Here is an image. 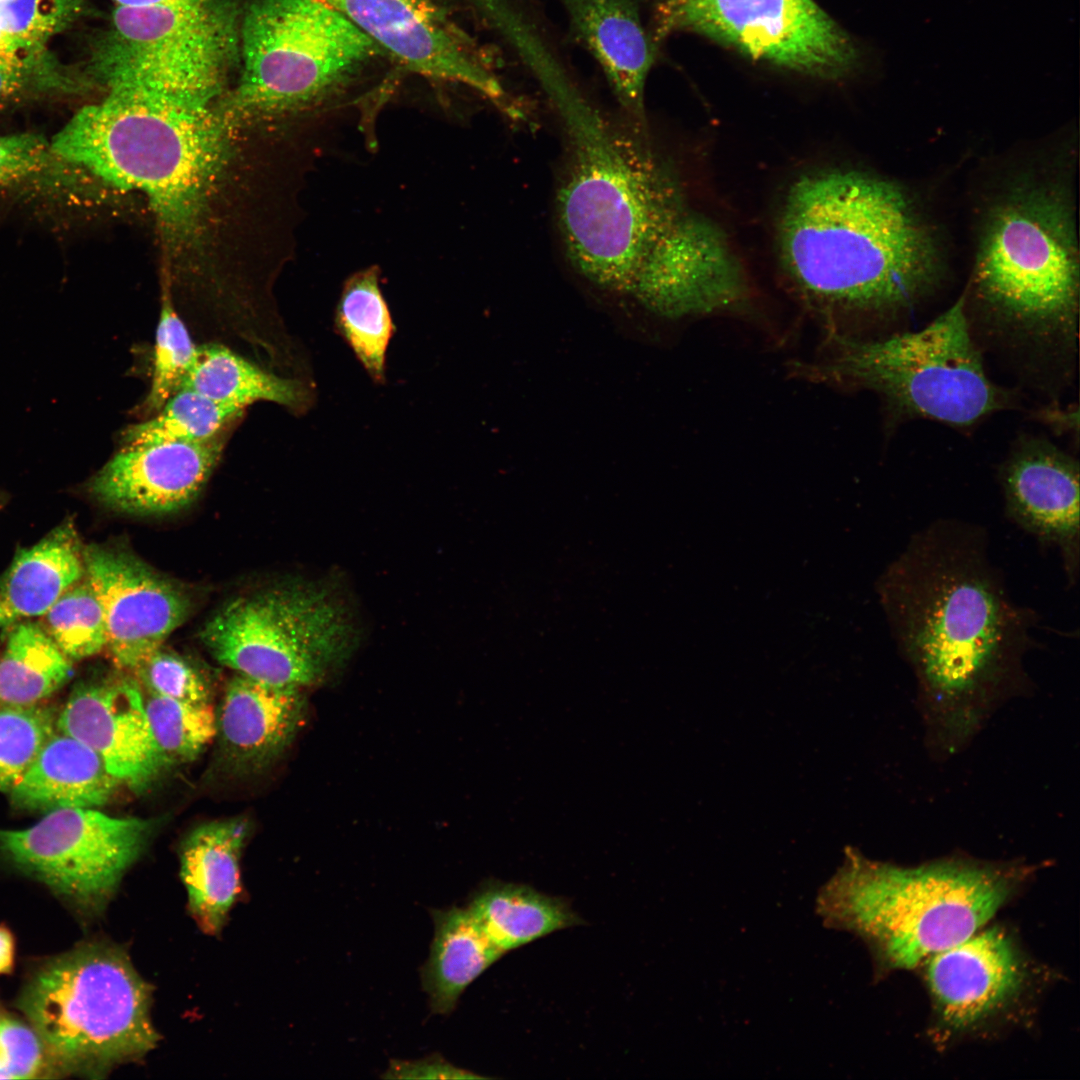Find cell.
<instances>
[{"label":"cell","mask_w":1080,"mask_h":1080,"mask_svg":"<svg viewBox=\"0 0 1080 1080\" xmlns=\"http://www.w3.org/2000/svg\"><path fill=\"white\" fill-rule=\"evenodd\" d=\"M898 651L911 667L928 747L947 758L1030 682L1024 657L1038 622L1011 597L985 530L938 519L916 532L877 583Z\"/></svg>","instance_id":"cell-1"},{"label":"cell","mask_w":1080,"mask_h":1080,"mask_svg":"<svg viewBox=\"0 0 1080 1080\" xmlns=\"http://www.w3.org/2000/svg\"><path fill=\"white\" fill-rule=\"evenodd\" d=\"M777 249L793 292L829 322L909 308L940 272L935 238L909 197L856 170L796 179L780 210Z\"/></svg>","instance_id":"cell-2"},{"label":"cell","mask_w":1080,"mask_h":1080,"mask_svg":"<svg viewBox=\"0 0 1080 1080\" xmlns=\"http://www.w3.org/2000/svg\"><path fill=\"white\" fill-rule=\"evenodd\" d=\"M235 125L213 104L111 89L75 113L51 145L93 179L142 192L176 259L203 251Z\"/></svg>","instance_id":"cell-3"},{"label":"cell","mask_w":1080,"mask_h":1080,"mask_svg":"<svg viewBox=\"0 0 1080 1080\" xmlns=\"http://www.w3.org/2000/svg\"><path fill=\"white\" fill-rule=\"evenodd\" d=\"M567 153L558 222L572 264L595 283L630 290L645 257L686 210L675 178L638 128L588 108L562 110Z\"/></svg>","instance_id":"cell-4"},{"label":"cell","mask_w":1080,"mask_h":1080,"mask_svg":"<svg viewBox=\"0 0 1080 1080\" xmlns=\"http://www.w3.org/2000/svg\"><path fill=\"white\" fill-rule=\"evenodd\" d=\"M1023 872L959 858L902 867L849 850L817 911L826 926L865 939L888 966L913 968L975 934Z\"/></svg>","instance_id":"cell-5"},{"label":"cell","mask_w":1080,"mask_h":1080,"mask_svg":"<svg viewBox=\"0 0 1080 1080\" xmlns=\"http://www.w3.org/2000/svg\"><path fill=\"white\" fill-rule=\"evenodd\" d=\"M242 73L221 107L234 121L322 115L343 104L380 46L322 0H255L241 27Z\"/></svg>","instance_id":"cell-6"},{"label":"cell","mask_w":1080,"mask_h":1080,"mask_svg":"<svg viewBox=\"0 0 1080 1080\" xmlns=\"http://www.w3.org/2000/svg\"><path fill=\"white\" fill-rule=\"evenodd\" d=\"M973 283L994 325L1040 344L1073 343L1079 253L1064 194L1030 185L1001 198L985 220Z\"/></svg>","instance_id":"cell-7"},{"label":"cell","mask_w":1080,"mask_h":1080,"mask_svg":"<svg viewBox=\"0 0 1080 1080\" xmlns=\"http://www.w3.org/2000/svg\"><path fill=\"white\" fill-rule=\"evenodd\" d=\"M151 991L121 947L89 941L34 969L17 1005L58 1072L98 1078L156 1047Z\"/></svg>","instance_id":"cell-8"},{"label":"cell","mask_w":1080,"mask_h":1080,"mask_svg":"<svg viewBox=\"0 0 1080 1080\" xmlns=\"http://www.w3.org/2000/svg\"><path fill=\"white\" fill-rule=\"evenodd\" d=\"M832 341V352L795 369L877 392L898 415L951 425H970L1003 405L971 338L964 297L919 331L876 340L833 334Z\"/></svg>","instance_id":"cell-9"},{"label":"cell","mask_w":1080,"mask_h":1080,"mask_svg":"<svg viewBox=\"0 0 1080 1080\" xmlns=\"http://www.w3.org/2000/svg\"><path fill=\"white\" fill-rule=\"evenodd\" d=\"M234 8L224 0L118 7L86 75L94 87L214 104L237 52Z\"/></svg>","instance_id":"cell-10"},{"label":"cell","mask_w":1080,"mask_h":1080,"mask_svg":"<svg viewBox=\"0 0 1080 1080\" xmlns=\"http://www.w3.org/2000/svg\"><path fill=\"white\" fill-rule=\"evenodd\" d=\"M351 624L323 588L284 584L230 600L204 625L201 639L239 675L300 690L349 656Z\"/></svg>","instance_id":"cell-11"},{"label":"cell","mask_w":1080,"mask_h":1080,"mask_svg":"<svg viewBox=\"0 0 1080 1080\" xmlns=\"http://www.w3.org/2000/svg\"><path fill=\"white\" fill-rule=\"evenodd\" d=\"M155 825L94 808L58 809L28 828L0 830V853L81 914L95 916L143 853Z\"/></svg>","instance_id":"cell-12"},{"label":"cell","mask_w":1080,"mask_h":1080,"mask_svg":"<svg viewBox=\"0 0 1080 1080\" xmlns=\"http://www.w3.org/2000/svg\"><path fill=\"white\" fill-rule=\"evenodd\" d=\"M663 27L686 28L758 61L839 80L863 64L858 43L814 0H666Z\"/></svg>","instance_id":"cell-13"},{"label":"cell","mask_w":1080,"mask_h":1080,"mask_svg":"<svg viewBox=\"0 0 1080 1080\" xmlns=\"http://www.w3.org/2000/svg\"><path fill=\"white\" fill-rule=\"evenodd\" d=\"M630 291L671 316H706L744 308L750 289L725 233L685 210L642 262Z\"/></svg>","instance_id":"cell-14"},{"label":"cell","mask_w":1080,"mask_h":1080,"mask_svg":"<svg viewBox=\"0 0 1080 1080\" xmlns=\"http://www.w3.org/2000/svg\"><path fill=\"white\" fill-rule=\"evenodd\" d=\"M85 575L100 602L113 663L136 670L189 616L191 597L131 552L91 545Z\"/></svg>","instance_id":"cell-15"},{"label":"cell","mask_w":1080,"mask_h":1080,"mask_svg":"<svg viewBox=\"0 0 1080 1080\" xmlns=\"http://www.w3.org/2000/svg\"><path fill=\"white\" fill-rule=\"evenodd\" d=\"M400 66L498 100L503 90L472 42L433 0H327Z\"/></svg>","instance_id":"cell-16"},{"label":"cell","mask_w":1080,"mask_h":1080,"mask_svg":"<svg viewBox=\"0 0 1080 1080\" xmlns=\"http://www.w3.org/2000/svg\"><path fill=\"white\" fill-rule=\"evenodd\" d=\"M223 448L221 434L200 442L122 447L91 478L88 490L119 512L142 516L176 512L198 497Z\"/></svg>","instance_id":"cell-17"},{"label":"cell","mask_w":1080,"mask_h":1080,"mask_svg":"<svg viewBox=\"0 0 1080 1080\" xmlns=\"http://www.w3.org/2000/svg\"><path fill=\"white\" fill-rule=\"evenodd\" d=\"M57 730L89 746L133 790L146 789L168 767L152 736L144 697L131 679L78 684L58 713Z\"/></svg>","instance_id":"cell-18"},{"label":"cell","mask_w":1080,"mask_h":1080,"mask_svg":"<svg viewBox=\"0 0 1080 1080\" xmlns=\"http://www.w3.org/2000/svg\"><path fill=\"white\" fill-rule=\"evenodd\" d=\"M1005 511L1041 544L1058 549L1066 578L1077 583L1080 552L1079 465L1057 447L1030 440L1002 467Z\"/></svg>","instance_id":"cell-19"},{"label":"cell","mask_w":1080,"mask_h":1080,"mask_svg":"<svg viewBox=\"0 0 1080 1080\" xmlns=\"http://www.w3.org/2000/svg\"><path fill=\"white\" fill-rule=\"evenodd\" d=\"M927 979L942 1023L965 1029L1012 1000L1025 973L1008 935L992 928L931 956Z\"/></svg>","instance_id":"cell-20"},{"label":"cell","mask_w":1080,"mask_h":1080,"mask_svg":"<svg viewBox=\"0 0 1080 1080\" xmlns=\"http://www.w3.org/2000/svg\"><path fill=\"white\" fill-rule=\"evenodd\" d=\"M305 707L299 689L236 675L226 687L216 716V736L226 763L246 773L267 767L296 736Z\"/></svg>","instance_id":"cell-21"},{"label":"cell","mask_w":1080,"mask_h":1080,"mask_svg":"<svg viewBox=\"0 0 1080 1080\" xmlns=\"http://www.w3.org/2000/svg\"><path fill=\"white\" fill-rule=\"evenodd\" d=\"M571 24L617 99L643 129L644 87L654 54L634 0H562Z\"/></svg>","instance_id":"cell-22"},{"label":"cell","mask_w":1080,"mask_h":1080,"mask_svg":"<svg viewBox=\"0 0 1080 1080\" xmlns=\"http://www.w3.org/2000/svg\"><path fill=\"white\" fill-rule=\"evenodd\" d=\"M119 785L94 750L57 730L9 796L16 808L29 811L96 808L106 804Z\"/></svg>","instance_id":"cell-23"},{"label":"cell","mask_w":1080,"mask_h":1080,"mask_svg":"<svg viewBox=\"0 0 1080 1080\" xmlns=\"http://www.w3.org/2000/svg\"><path fill=\"white\" fill-rule=\"evenodd\" d=\"M248 833L242 818L194 829L180 852V874L190 911L201 930L218 933L241 890L240 855Z\"/></svg>","instance_id":"cell-24"},{"label":"cell","mask_w":1080,"mask_h":1080,"mask_svg":"<svg viewBox=\"0 0 1080 1080\" xmlns=\"http://www.w3.org/2000/svg\"><path fill=\"white\" fill-rule=\"evenodd\" d=\"M85 576L83 550L70 525L19 552L0 579V628L42 617Z\"/></svg>","instance_id":"cell-25"},{"label":"cell","mask_w":1080,"mask_h":1080,"mask_svg":"<svg viewBox=\"0 0 1080 1080\" xmlns=\"http://www.w3.org/2000/svg\"><path fill=\"white\" fill-rule=\"evenodd\" d=\"M434 937L421 979L434 1013L447 1015L465 989L504 952L466 908L433 909Z\"/></svg>","instance_id":"cell-26"},{"label":"cell","mask_w":1080,"mask_h":1080,"mask_svg":"<svg viewBox=\"0 0 1080 1080\" xmlns=\"http://www.w3.org/2000/svg\"><path fill=\"white\" fill-rule=\"evenodd\" d=\"M467 908L504 953L581 922L560 899L517 884H489Z\"/></svg>","instance_id":"cell-27"},{"label":"cell","mask_w":1080,"mask_h":1080,"mask_svg":"<svg viewBox=\"0 0 1080 1080\" xmlns=\"http://www.w3.org/2000/svg\"><path fill=\"white\" fill-rule=\"evenodd\" d=\"M181 388L242 410L258 401L292 409L303 408L308 402V391L301 382L267 372L216 343L197 346Z\"/></svg>","instance_id":"cell-28"},{"label":"cell","mask_w":1080,"mask_h":1080,"mask_svg":"<svg viewBox=\"0 0 1080 1080\" xmlns=\"http://www.w3.org/2000/svg\"><path fill=\"white\" fill-rule=\"evenodd\" d=\"M0 655V705L40 704L72 676V661L41 625L24 620L10 626Z\"/></svg>","instance_id":"cell-29"},{"label":"cell","mask_w":1080,"mask_h":1080,"mask_svg":"<svg viewBox=\"0 0 1080 1080\" xmlns=\"http://www.w3.org/2000/svg\"><path fill=\"white\" fill-rule=\"evenodd\" d=\"M379 276V268L371 266L346 279L335 309L334 325L370 378L383 384L387 348L395 325L379 286Z\"/></svg>","instance_id":"cell-30"},{"label":"cell","mask_w":1080,"mask_h":1080,"mask_svg":"<svg viewBox=\"0 0 1080 1080\" xmlns=\"http://www.w3.org/2000/svg\"><path fill=\"white\" fill-rule=\"evenodd\" d=\"M91 177L60 157L51 141L33 133L0 136V189L70 200Z\"/></svg>","instance_id":"cell-31"},{"label":"cell","mask_w":1080,"mask_h":1080,"mask_svg":"<svg viewBox=\"0 0 1080 1080\" xmlns=\"http://www.w3.org/2000/svg\"><path fill=\"white\" fill-rule=\"evenodd\" d=\"M242 411L181 388L158 412L127 426L121 433L122 447L206 441L222 434Z\"/></svg>","instance_id":"cell-32"},{"label":"cell","mask_w":1080,"mask_h":1080,"mask_svg":"<svg viewBox=\"0 0 1080 1080\" xmlns=\"http://www.w3.org/2000/svg\"><path fill=\"white\" fill-rule=\"evenodd\" d=\"M91 88L85 72L64 66L46 46L0 54V114L34 102L81 95Z\"/></svg>","instance_id":"cell-33"},{"label":"cell","mask_w":1080,"mask_h":1080,"mask_svg":"<svg viewBox=\"0 0 1080 1080\" xmlns=\"http://www.w3.org/2000/svg\"><path fill=\"white\" fill-rule=\"evenodd\" d=\"M144 703L152 736L167 766L194 760L216 736V714L210 703L153 693Z\"/></svg>","instance_id":"cell-34"},{"label":"cell","mask_w":1080,"mask_h":1080,"mask_svg":"<svg viewBox=\"0 0 1080 1080\" xmlns=\"http://www.w3.org/2000/svg\"><path fill=\"white\" fill-rule=\"evenodd\" d=\"M42 617V627L72 662L106 649L102 608L86 575L65 591Z\"/></svg>","instance_id":"cell-35"},{"label":"cell","mask_w":1080,"mask_h":1080,"mask_svg":"<svg viewBox=\"0 0 1080 1080\" xmlns=\"http://www.w3.org/2000/svg\"><path fill=\"white\" fill-rule=\"evenodd\" d=\"M52 707L0 705V791L9 793L57 731Z\"/></svg>","instance_id":"cell-36"},{"label":"cell","mask_w":1080,"mask_h":1080,"mask_svg":"<svg viewBox=\"0 0 1080 1080\" xmlns=\"http://www.w3.org/2000/svg\"><path fill=\"white\" fill-rule=\"evenodd\" d=\"M168 280L162 291L151 386L141 406L147 416L158 412L181 388L197 351V346L173 307Z\"/></svg>","instance_id":"cell-37"},{"label":"cell","mask_w":1080,"mask_h":1080,"mask_svg":"<svg viewBox=\"0 0 1080 1080\" xmlns=\"http://www.w3.org/2000/svg\"><path fill=\"white\" fill-rule=\"evenodd\" d=\"M84 0H0V22L20 40L46 46L80 15Z\"/></svg>","instance_id":"cell-38"},{"label":"cell","mask_w":1080,"mask_h":1080,"mask_svg":"<svg viewBox=\"0 0 1080 1080\" xmlns=\"http://www.w3.org/2000/svg\"><path fill=\"white\" fill-rule=\"evenodd\" d=\"M41 1037L13 1017L0 1020V1079H32L57 1073Z\"/></svg>","instance_id":"cell-39"},{"label":"cell","mask_w":1080,"mask_h":1080,"mask_svg":"<svg viewBox=\"0 0 1080 1080\" xmlns=\"http://www.w3.org/2000/svg\"><path fill=\"white\" fill-rule=\"evenodd\" d=\"M135 671L149 693L184 702L209 703L210 688L206 679L175 653L160 648Z\"/></svg>","instance_id":"cell-40"},{"label":"cell","mask_w":1080,"mask_h":1080,"mask_svg":"<svg viewBox=\"0 0 1080 1080\" xmlns=\"http://www.w3.org/2000/svg\"><path fill=\"white\" fill-rule=\"evenodd\" d=\"M385 1078L402 1079H466L482 1078L470 1071L460 1069L446 1062L439 1056H430L416 1061H396L389 1065Z\"/></svg>","instance_id":"cell-41"},{"label":"cell","mask_w":1080,"mask_h":1080,"mask_svg":"<svg viewBox=\"0 0 1080 1080\" xmlns=\"http://www.w3.org/2000/svg\"><path fill=\"white\" fill-rule=\"evenodd\" d=\"M15 938L11 930L4 924H0V976L8 975L14 969L15 964Z\"/></svg>","instance_id":"cell-42"},{"label":"cell","mask_w":1080,"mask_h":1080,"mask_svg":"<svg viewBox=\"0 0 1080 1080\" xmlns=\"http://www.w3.org/2000/svg\"><path fill=\"white\" fill-rule=\"evenodd\" d=\"M44 47L43 45H32L26 43L11 32H9L3 24L0 22V54L12 55L20 54L31 51L33 49Z\"/></svg>","instance_id":"cell-43"},{"label":"cell","mask_w":1080,"mask_h":1080,"mask_svg":"<svg viewBox=\"0 0 1080 1080\" xmlns=\"http://www.w3.org/2000/svg\"><path fill=\"white\" fill-rule=\"evenodd\" d=\"M118 7L146 8L154 6L186 5L199 0H113Z\"/></svg>","instance_id":"cell-44"},{"label":"cell","mask_w":1080,"mask_h":1080,"mask_svg":"<svg viewBox=\"0 0 1080 1080\" xmlns=\"http://www.w3.org/2000/svg\"><path fill=\"white\" fill-rule=\"evenodd\" d=\"M2 1016H3V1015H2L1 1013H0V1020H1Z\"/></svg>","instance_id":"cell-45"},{"label":"cell","mask_w":1080,"mask_h":1080,"mask_svg":"<svg viewBox=\"0 0 1080 1080\" xmlns=\"http://www.w3.org/2000/svg\"><path fill=\"white\" fill-rule=\"evenodd\" d=\"M322 1H323V2H326V0H322Z\"/></svg>","instance_id":"cell-46"}]
</instances>
